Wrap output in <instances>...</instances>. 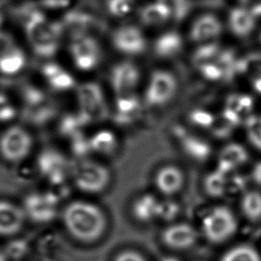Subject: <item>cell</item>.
Returning <instances> with one entry per match:
<instances>
[{"mask_svg":"<svg viewBox=\"0 0 261 261\" xmlns=\"http://www.w3.org/2000/svg\"><path fill=\"white\" fill-rule=\"evenodd\" d=\"M63 222L70 236L82 243H94L105 232L104 212L94 204L73 201L63 211Z\"/></svg>","mask_w":261,"mask_h":261,"instance_id":"cell-1","label":"cell"},{"mask_svg":"<svg viewBox=\"0 0 261 261\" xmlns=\"http://www.w3.org/2000/svg\"><path fill=\"white\" fill-rule=\"evenodd\" d=\"M24 18L26 37L34 53L42 58L54 57L61 42L63 26L37 10H28Z\"/></svg>","mask_w":261,"mask_h":261,"instance_id":"cell-2","label":"cell"},{"mask_svg":"<svg viewBox=\"0 0 261 261\" xmlns=\"http://www.w3.org/2000/svg\"><path fill=\"white\" fill-rule=\"evenodd\" d=\"M238 223L232 211L226 207H217L208 212L202 220L205 237L211 243H222L234 236Z\"/></svg>","mask_w":261,"mask_h":261,"instance_id":"cell-3","label":"cell"},{"mask_svg":"<svg viewBox=\"0 0 261 261\" xmlns=\"http://www.w3.org/2000/svg\"><path fill=\"white\" fill-rule=\"evenodd\" d=\"M81 117L85 123L98 122L109 116V108L101 87L95 83L82 84L77 89Z\"/></svg>","mask_w":261,"mask_h":261,"instance_id":"cell-4","label":"cell"},{"mask_svg":"<svg viewBox=\"0 0 261 261\" xmlns=\"http://www.w3.org/2000/svg\"><path fill=\"white\" fill-rule=\"evenodd\" d=\"M33 138L29 132L19 125L8 128L0 137V154L10 163H20L29 156Z\"/></svg>","mask_w":261,"mask_h":261,"instance_id":"cell-5","label":"cell"},{"mask_svg":"<svg viewBox=\"0 0 261 261\" xmlns=\"http://www.w3.org/2000/svg\"><path fill=\"white\" fill-rule=\"evenodd\" d=\"M73 180L77 188L87 193H98L104 191L110 181V173L101 164L83 160L74 169Z\"/></svg>","mask_w":261,"mask_h":261,"instance_id":"cell-6","label":"cell"},{"mask_svg":"<svg viewBox=\"0 0 261 261\" xmlns=\"http://www.w3.org/2000/svg\"><path fill=\"white\" fill-rule=\"evenodd\" d=\"M70 53L74 65L82 71L94 69L102 58L100 45L94 37L89 34L73 38L70 44Z\"/></svg>","mask_w":261,"mask_h":261,"instance_id":"cell-7","label":"cell"},{"mask_svg":"<svg viewBox=\"0 0 261 261\" xmlns=\"http://www.w3.org/2000/svg\"><path fill=\"white\" fill-rule=\"evenodd\" d=\"M58 201L50 193H33L26 198L24 208L26 217L37 223H47L57 215Z\"/></svg>","mask_w":261,"mask_h":261,"instance_id":"cell-8","label":"cell"},{"mask_svg":"<svg viewBox=\"0 0 261 261\" xmlns=\"http://www.w3.org/2000/svg\"><path fill=\"white\" fill-rule=\"evenodd\" d=\"M175 91L176 82L174 77L167 72L158 71L150 78L146 98L149 105H164L174 97Z\"/></svg>","mask_w":261,"mask_h":261,"instance_id":"cell-9","label":"cell"},{"mask_svg":"<svg viewBox=\"0 0 261 261\" xmlns=\"http://www.w3.org/2000/svg\"><path fill=\"white\" fill-rule=\"evenodd\" d=\"M114 47L125 55H139L145 50V37L142 31L133 25L116 30L112 36Z\"/></svg>","mask_w":261,"mask_h":261,"instance_id":"cell-10","label":"cell"},{"mask_svg":"<svg viewBox=\"0 0 261 261\" xmlns=\"http://www.w3.org/2000/svg\"><path fill=\"white\" fill-rule=\"evenodd\" d=\"M139 80L138 68L130 62L120 63L111 72V84L117 96L130 94L138 85Z\"/></svg>","mask_w":261,"mask_h":261,"instance_id":"cell-11","label":"cell"},{"mask_svg":"<svg viewBox=\"0 0 261 261\" xmlns=\"http://www.w3.org/2000/svg\"><path fill=\"white\" fill-rule=\"evenodd\" d=\"M198 233L188 224H175L167 227L162 233L163 243L173 250H186L195 244Z\"/></svg>","mask_w":261,"mask_h":261,"instance_id":"cell-12","label":"cell"},{"mask_svg":"<svg viewBox=\"0 0 261 261\" xmlns=\"http://www.w3.org/2000/svg\"><path fill=\"white\" fill-rule=\"evenodd\" d=\"M26 215L15 204L0 201V236H10L22 230Z\"/></svg>","mask_w":261,"mask_h":261,"instance_id":"cell-13","label":"cell"},{"mask_svg":"<svg viewBox=\"0 0 261 261\" xmlns=\"http://www.w3.org/2000/svg\"><path fill=\"white\" fill-rule=\"evenodd\" d=\"M40 170L52 182H61L65 176L67 165L65 158L55 150H45L38 160Z\"/></svg>","mask_w":261,"mask_h":261,"instance_id":"cell-14","label":"cell"},{"mask_svg":"<svg viewBox=\"0 0 261 261\" xmlns=\"http://www.w3.org/2000/svg\"><path fill=\"white\" fill-rule=\"evenodd\" d=\"M222 33V24L215 15H205L197 19L191 30V39L195 42L213 40Z\"/></svg>","mask_w":261,"mask_h":261,"instance_id":"cell-15","label":"cell"},{"mask_svg":"<svg viewBox=\"0 0 261 261\" xmlns=\"http://www.w3.org/2000/svg\"><path fill=\"white\" fill-rule=\"evenodd\" d=\"M41 71L46 83L53 91H69L74 86L75 82L73 76L56 63H47Z\"/></svg>","mask_w":261,"mask_h":261,"instance_id":"cell-16","label":"cell"},{"mask_svg":"<svg viewBox=\"0 0 261 261\" xmlns=\"http://www.w3.org/2000/svg\"><path fill=\"white\" fill-rule=\"evenodd\" d=\"M184 174L178 167L167 166L161 168L156 175V188L165 195L171 196L177 193L184 185Z\"/></svg>","mask_w":261,"mask_h":261,"instance_id":"cell-17","label":"cell"},{"mask_svg":"<svg viewBox=\"0 0 261 261\" xmlns=\"http://www.w3.org/2000/svg\"><path fill=\"white\" fill-rule=\"evenodd\" d=\"M248 159L249 155L244 147L237 143H231L225 146L220 153L218 169L227 174L246 163Z\"/></svg>","mask_w":261,"mask_h":261,"instance_id":"cell-18","label":"cell"},{"mask_svg":"<svg viewBox=\"0 0 261 261\" xmlns=\"http://www.w3.org/2000/svg\"><path fill=\"white\" fill-rule=\"evenodd\" d=\"M256 25V18L251 10L236 8L230 12L229 26L232 33L239 37L249 35Z\"/></svg>","mask_w":261,"mask_h":261,"instance_id":"cell-19","label":"cell"},{"mask_svg":"<svg viewBox=\"0 0 261 261\" xmlns=\"http://www.w3.org/2000/svg\"><path fill=\"white\" fill-rule=\"evenodd\" d=\"M172 10L163 1L147 5L142 8L140 17L146 25H158L170 18Z\"/></svg>","mask_w":261,"mask_h":261,"instance_id":"cell-20","label":"cell"},{"mask_svg":"<svg viewBox=\"0 0 261 261\" xmlns=\"http://www.w3.org/2000/svg\"><path fill=\"white\" fill-rule=\"evenodd\" d=\"M25 64V54L16 46L14 49L0 57V73L7 76H13L20 73Z\"/></svg>","mask_w":261,"mask_h":261,"instance_id":"cell-21","label":"cell"},{"mask_svg":"<svg viewBox=\"0 0 261 261\" xmlns=\"http://www.w3.org/2000/svg\"><path fill=\"white\" fill-rule=\"evenodd\" d=\"M182 40L177 33L168 32L156 40L154 45V50L156 56L160 58H167L174 57L181 50Z\"/></svg>","mask_w":261,"mask_h":261,"instance_id":"cell-22","label":"cell"},{"mask_svg":"<svg viewBox=\"0 0 261 261\" xmlns=\"http://www.w3.org/2000/svg\"><path fill=\"white\" fill-rule=\"evenodd\" d=\"M160 202L150 195L141 197L135 204L134 212L135 217L141 221H149L159 216Z\"/></svg>","mask_w":261,"mask_h":261,"instance_id":"cell-23","label":"cell"},{"mask_svg":"<svg viewBox=\"0 0 261 261\" xmlns=\"http://www.w3.org/2000/svg\"><path fill=\"white\" fill-rule=\"evenodd\" d=\"M139 108L140 101L136 96L132 93L118 96L116 100L117 119L121 122H126L138 112Z\"/></svg>","mask_w":261,"mask_h":261,"instance_id":"cell-24","label":"cell"},{"mask_svg":"<svg viewBox=\"0 0 261 261\" xmlns=\"http://www.w3.org/2000/svg\"><path fill=\"white\" fill-rule=\"evenodd\" d=\"M228 187V181L226 174L221 171L212 172L207 175L204 181V188L208 195L218 198L225 194Z\"/></svg>","mask_w":261,"mask_h":261,"instance_id":"cell-25","label":"cell"},{"mask_svg":"<svg viewBox=\"0 0 261 261\" xmlns=\"http://www.w3.org/2000/svg\"><path fill=\"white\" fill-rule=\"evenodd\" d=\"M242 210L243 215L250 221H257L261 218L260 192H248L242 200Z\"/></svg>","mask_w":261,"mask_h":261,"instance_id":"cell-26","label":"cell"},{"mask_svg":"<svg viewBox=\"0 0 261 261\" xmlns=\"http://www.w3.org/2000/svg\"><path fill=\"white\" fill-rule=\"evenodd\" d=\"M221 261H261V257L255 248L244 244L228 250Z\"/></svg>","mask_w":261,"mask_h":261,"instance_id":"cell-27","label":"cell"},{"mask_svg":"<svg viewBox=\"0 0 261 261\" xmlns=\"http://www.w3.org/2000/svg\"><path fill=\"white\" fill-rule=\"evenodd\" d=\"M91 150L100 153H109L116 148L115 135L109 130L98 132L90 140Z\"/></svg>","mask_w":261,"mask_h":261,"instance_id":"cell-28","label":"cell"},{"mask_svg":"<svg viewBox=\"0 0 261 261\" xmlns=\"http://www.w3.org/2000/svg\"><path fill=\"white\" fill-rule=\"evenodd\" d=\"M184 146L186 152L196 160H205L211 153V149L207 143L203 141H200L199 139L192 137L185 139Z\"/></svg>","mask_w":261,"mask_h":261,"instance_id":"cell-29","label":"cell"},{"mask_svg":"<svg viewBox=\"0 0 261 261\" xmlns=\"http://www.w3.org/2000/svg\"><path fill=\"white\" fill-rule=\"evenodd\" d=\"M247 135L250 143L261 150V116H254L248 119Z\"/></svg>","mask_w":261,"mask_h":261,"instance_id":"cell-30","label":"cell"},{"mask_svg":"<svg viewBox=\"0 0 261 261\" xmlns=\"http://www.w3.org/2000/svg\"><path fill=\"white\" fill-rule=\"evenodd\" d=\"M134 8V0H107L109 13L116 17L128 15Z\"/></svg>","mask_w":261,"mask_h":261,"instance_id":"cell-31","label":"cell"},{"mask_svg":"<svg viewBox=\"0 0 261 261\" xmlns=\"http://www.w3.org/2000/svg\"><path fill=\"white\" fill-rule=\"evenodd\" d=\"M219 53H220L219 48L217 45L211 44V45L204 46L196 51L194 62L200 67V65H204V64L213 62V59L218 58Z\"/></svg>","mask_w":261,"mask_h":261,"instance_id":"cell-32","label":"cell"},{"mask_svg":"<svg viewBox=\"0 0 261 261\" xmlns=\"http://www.w3.org/2000/svg\"><path fill=\"white\" fill-rule=\"evenodd\" d=\"M200 70L203 76L207 78V80H219L225 75L224 70L216 61L210 62L200 65Z\"/></svg>","mask_w":261,"mask_h":261,"instance_id":"cell-33","label":"cell"},{"mask_svg":"<svg viewBox=\"0 0 261 261\" xmlns=\"http://www.w3.org/2000/svg\"><path fill=\"white\" fill-rule=\"evenodd\" d=\"M15 115L16 110L12 104L10 98L0 93V121H9L13 119Z\"/></svg>","mask_w":261,"mask_h":261,"instance_id":"cell-34","label":"cell"},{"mask_svg":"<svg viewBox=\"0 0 261 261\" xmlns=\"http://www.w3.org/2000/svg\"><path fill=\"white\" fill-rule=\"evenodd\" d=\"M192 122L201 127H212L215 122L214 116L203 110H196L191 115Z\"/></svg>","mask_w":261,"mask_h":261,"instance_id":"cell-35","label":"cell"},{"mask_svg":"<svg viewBox=\"0 0 261 261\" xmlns=\"http://www.w3.org/2000/svg\"><path fill=\"white\" fill-rule=\"evenodd\" d=\"M17 46L14 38L8 33L0 30V57L7 54Z\"/></svg>","mask_w":261,"mask_h":261,"instance_id":"cell-36","label":"cell"},{"mask_svg":"<svg viewBox=\"0 0 261 261\" xmlns=\"http://www.w3.org/2000/svg\"><path fill=\"white\" fill-rule=\"evenodd\" d=\"M115 261H146L141 254L134 250H125L118 254Z\"/></svg>","mask_w":261,"mask_h":261,"instance_id":"cell-37","label":"cell"},{"mask_svg":"<svg viewBox=\"0 0 261 261\" xmlns=\"http://www.w3.org/2000/svg\"><path fill=\"white\" fill-rule=\"evenodd\" d=\"M176 205L174 203H160L159 216L165 218H171L176 214Z\"/></svg>","mask_w":261,"mask_h":261,"instance_id":"cell-38","label":"cell"},{"mask_svg":"<svg viewBox=\"0 0 261 261\" xmlns=\"http://www.w3.org/2000/svg\"><path fill=\"white\" fill-rule=\"evenodd\" d=\"M41 2L46 8L58 9L67 7L71 0H41Z\"/></svg>","mask_w":261,"mask_h":261,"instance_id":"cell-39","label":"cell"},{"mask_svg":"<svg viewBox=\"0 0 261 261\" xmlns=\"http://www.w3.org/2000/svg\"><path fill=\"white\" fill-rule=\"evenodd\" d=\"M252 177H253L254 181H256L257 185H261V162H258L253 167Z\"/></svg>","mask_w":261,"mask_h":261,"instance_id":"cell-40","label":"cell"},{"mask_svg":"<svg viewBox=\"0 0 261 261\" xmlns=\"http://www.w3.org/2000/svg\"><path fill=\"white\" fill-rule=\"evenodd\" d=\"M253 86L255 91L261 94V75H258V76L255 78L253 82Z\"/></svg>","mask_w":261,"mask_h":261,"instance_id":"cell-41","label":"cell"},{"mask_svg":"<svg viewBox=\"0 0 261 261\" xmlns=\"http://www.w3.org/2000/svg\"><path fill=\"white\" fill-rule=\"evenodd\" d=\"M0 261H8L6 254L3 251H1V250H0Z\"/></svg>","mask_w":261,"mask_h":261,"instance_id":"cell-42","label":"cell"},{"mask_svg":"<svg viewBox=\"0 0 261 261\" xmlns=\"http://www.w3.org/2000/svg\"><path fill=\"white\" fill-rule=\"evenodd\" d=\"M165 261H177L176 259H172V258H167Z\"/></svg>","mask_w":261,"mask_h":261,"instance_id":"cell-43","label":"cell"},{"mask_svg":"<svg viewBox=\"0 0 261 261\" xmlns=\"http://www.w3.org/2000/svg\"><path fill=\"white\" fill-rule=\"evenodd\" d=\"M244 1H247V0H244Z\"/></svg>","mask_w":261,"mask_h":261,"instance_id":"cell-44","label":"cell"}]
</instances>
